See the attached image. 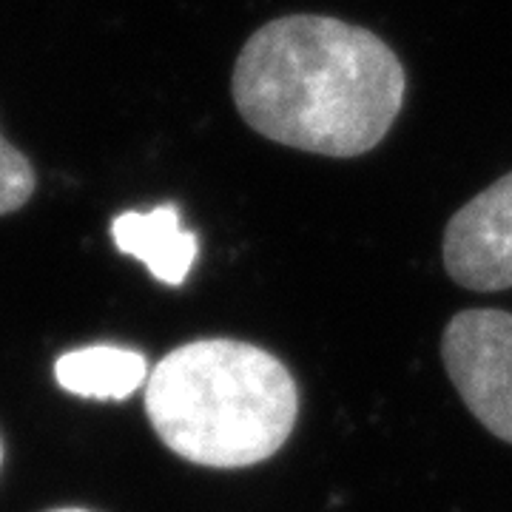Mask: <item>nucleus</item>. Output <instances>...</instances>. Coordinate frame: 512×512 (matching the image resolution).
<instances>
[{
  "label": "nucleus",
  "mask_w": 512,
  "mask_h": 512,
  "mask_svg": "<svg viewBox=\"0 0 512 512\" xmlns=\"http://www.w3.org/2000/svg\"><path fill=\"white\" fill-rule=\"evenodd\" d=\"M111 239L120 254L140 259L163 285H183L200 254L194 231H185L177 205H157L154 211H126L111 222Z\"/></svg>",
  "instance_id": "5"
},
{
  "label": "nucleus",
  "mask_w": 512,
  "mask_h": 512,
  "mask_svg": "<svg viewBox=\"0 0 512 512\" xmlns=\"http://www.w3.org/2000/svg\"><path fill=\"white\" fill-rule=\"evenodd\" d=\"M57 384L83 399L120 402L148 382L143 353L114 345H92L60 356L55 365Z\"/></svg>",
  "instance_id": "6"
},
{
  "label": "nucleus",
  "mask_w": 512,
  "mask_h": 512,
  "mask_svg": "<svg viewBox=\"0 0 512 512\" xmlns=\"http://www.w3.org/2000/svg\"><path fill=\"white\" fill-rule=\"evenodd\" d=\"M0 464H3V444H0Z\"/></svg>",
  "instance_id": "9"
},
{
  "label": "nucleus",
  "mask_w": 512,
  "mask_h": 512,
  "mask_svg": "<svg viewBox=\"0 0 512 512\" xmlns=\"http://www.w3.org/2000/svg\"><path fill=\"white\" fill-rule=\"evenodd\" d=\"M35 183V168L26 154H20L18 148L0 137V214L23 208L35 194Z\"/></svg>",
  "instance_id": "7"
},
{
  "label": "nucleus",
  "mask_w": 512,
  "mask_h": 512,
  "mask_svg": "<svg viewBox=\"0 0 512 512\" xmlns=\"http://www.w3.org/2000/svg\"><path fill=\"white\" fill-rule=\"evenodd\" d=\"M52 512H92V510H80V507H63V510H52Z\"/></svg>",
  "instance_id": "8"
},
{
  "label": "nucleus",
  "mask_w": 512,
  "mask_h": 512,
  "mask_svg": "<svg viewBox=\"0 0 512 512\" xmlns=\"http://www.w3.org/2000/svg\"><path fill=\"white\" fill-rule=\"evenodd\" d=\"M239 117L279 146L362 157L399 120L407 72L376 32L328 15H285L245 40L231 77Z\"/></svg>",
  "instance_id": "1"
},
{
  "label": "nucleus",
  "mask_w": 512,
  "mask_h": 512,
  "mask_svg": "<svg viewBox=\"0 0 512 512\" xmlns=\"http://www.w3.org/2000/svg\"><path fill=\"white\" fill-rule=\"evenodd\" d=\"M441 359L470 413L512 444V313H456L441 339Z\"/></svg>",
  "instance_id": "3"
},
{
  "label": "nucleus",
  "mask_w": 512,
  "mask_h": 512,
  "mask_svg": "<svg viewBox=\"0 0 512 512\" xmlns=\"http://www.w3.org/2000/svg\"><path fill=\"white\" fill-rule=\"evenodd\" d=\"M444 268L470 291L512 288V171L450 217Z\"/></svg>",
  "instance_id": "4"
},
{
  "label": "nucleus",
  "mask_w": 512,
  "mask_h": 512,
  "mask_svg": "<svg viewBox=\"0 0 512 512\" xmlns=\"http://www.w3.org/2000/svg\"><path fill=\"white\" fill-rule=\"evenodd\" d=\"M146 413L171 453L237 470L282 450L299 416V390L274 353L237 339H197L148 373Z\"/></svg>",
  "instance_id": "2"
}]
</instances>
